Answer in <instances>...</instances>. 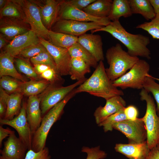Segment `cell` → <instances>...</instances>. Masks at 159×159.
<instances>
[{"instance_id": "obj_20", "label": "cell", "mask_w": 159, "mask_h": 159, "mask_svg": "<svg viewBox=\"0 0 159 159\" xmlns=\"http://www.w3.org/2000/svg\"><path fill=\"white\" fill-rule=\"evenodd\" d=\"M61 1L47 0L39 7L43 23L49 30L58 20Z\"/></svg>"}, {"instance_id": "obj_31", "label": "cell", "mask_w": 159, "mask_h": 159, "mask_svg": "<svg viewBox=\"0 0 159 159\" xmlns=\"http://www.w3.org/2000/svg\"><path fill=\"white\" fill-rule=\"evenodd\" d=\"M1 78L0 87L7 93L11 94L17 92H21L23 82L20 81L9 76H4Z\"/></svg>"}, {"instance_id": "obj_47", "label": "cell", "mask_w": 159, "mask_h": 159, "mask_svg": "<svg viewBox=\"0 0 159 159\" xmlns=\"http://www.w3.org/2000/svg\"><path fill=\"white\" fill-rule=\"evenodd\" d=\"M155 14H159V0H149Z\"/></svg>"}, {"instance_id": "obj_51", "label": "cell", "mask_w": 159, "mask_h": 159, "mask_svg": "<svg viewBox=\"0 0 159 159\" xmlns=\"http://www.w3.org/2000/svg\"><path fill=\"white\" fill-rule=\"evenodd\" d=\"M153 78L155 80H156L159 82V78H156L154 77H153Z\"/></svg>"}, {"instance_id": "obj_1", "label": "cell", "mask_w": 159, "mask_h": 159, "mask_svg": "<svg viewBox=\"0 0 159 159\" xmlns=\"http://www.w3.org/2000/svg\"><path fill=\"white\" fill-rule=\"evenodd\" d=\"M99 31L108 33L118 40L127 48L131 56L151 59L150 50L147 46L150 43L149 38L141 34H133L127 31L119 21H111L106 26L92 30V34Z\"/></svg>"}, {"instance_id": "obj_21", "label": "cell", "mask_w": 159, "mask_h": 159, "mask_svg": "<svg viewBox=\"0 0 159 159\" xmlns=\"http://www.w3.org/2000/svg\"><path fill=\"white\" fill-rule=\"evenodd\" d=\"M21 92H17L9 95L4 90L0 88V97L5 101L7 109L4 119L11 120L15 115L19 113L22 99L23 95Z\"/></svg>"}, {"instance_id": "obj_40", "label": "cell", "mask_w": 159, "mask_h": 159, "mask_svg": "<svg viewBox=\"0 0 159 159\" xmlns=\"http://www.w3.org/2000/svg\"><path fill=\"white\" fill-rule=\"evenodd\" d=\"M49 149L46 146L41 150L36 152L32 149L28 150L24 159H51Z\"/></svg>"}, {"instance_id": "obj_10", "label": "cell", "mask_w": 159, "mask_h": 159, "mask_svg": "<svg viewBox=\"0 0 159 159\" xmlns=\"http://www.w3.org/2000/svg\"><path fill=\"white\" fill-rule=\"evenodd\" d=\"M26 102H23L19 114L11 120L0 118V125H7L15 129L19 138L26 146L28 150L32 149L34 133L26 118Z\"/></svg>"}, {"instance_id": "obj_50", "label": "cell", "mask_w": 159, "mask_h": 159, "mask_svg": "<svg viewBox=\"0 0 159 159\" xmlns=\"http://www.w3.org/2000/svg\"><path fill=\"white\" fill-rule=\"evenodd\" d=\"M156 147L157 148V149L159 151V141L158 142V143H157Z\"/></svg>"}, {"instance_id": "obj_5", "label": "cell", "mask_w": 159, "mask_h": 159, "mask_svg": "<svg viewBox=\"0 0 159 159\" xmlns=\"http://www.w3.org/2000/svg\"><path fill=\"white\" fill-rule=\"evenodd\" d=\"M139 95L141 100L146 103V112L142 118L147 131V142L150 150L156 146L159 141V116L154 99L149 93L143 88Z\"/></svg>"}, {"instance_id": "obj_15", "label": "cell", "mask_w": 159, "mask_h": 159, "mask_svg": "<svg viewBox=\"0 0 159 159\" xmlns=\"http://www.w3.org/2000/svg\"><path fill=\"white\" fill-rule=\"evenodd\" d=\"M27 148L15 132L4 142V147L0 150V159H24Z\"/></svg>"}, {"instance_id": "obj_13", "label": "cell", "mask_w": 159, "mask_h": 159, "mask_svg": "<svg viewBox=\"0 0 159 159\" xmlns=\"http://www.w3.org/2000/svg\"><path fill=\"white\" fill-rule=\"evenodd\" d=\"M39 39L53 58L58 73L61 76L69 75L71 57L68 49L55 46L44 39Z\"/></svg>"}, {"instance_id": "obj_24", "label": "cell", "mask_w": 159, "mask_h": 159, "mask_svg": "<svg viewBox=\"0 0 159 159\" xmlns=\"http://www.w3.org/2000/svg\"><path fill=\"white\" fill-rule=\"evenodd\" d=\"M132 14L129 0H114L108 18L111 21H119L121 17L127 18Z\"/></svg>"}, {"instance_id": "obj_6", "label": "cell", "mask_w": 159, "mask_h": 159, "mask_svg": "<svg viewBox=\"0 0 159 159\" xmlns=\"http://www.w3.org/2000/svg\"><path fill=\"white\" fill-rule=\"evenodd\" d=\"M150 69L149 63L145 60L139 59L128 72L112 82L113 85L122 90L129 88L142 90Z\"/></svg>"}, {"instance_id": "obj_30", "label": "cell", "mask_w": 159, "mask_h": 159, "mask_svg": "<svg viewBox=\"0 0 159 159\" xmlns=\"http://www.w3.org/2000/svg\"><path fill=\"white\" fill-rule=\"evenodd\" d=\"M0 31L4 35L9 38H13L23 34L29 30L22 25L17 23H1Z\"/></svg>"}, {"instance_id": "obj_52", "label": "cell", "mask_w": 159, "mask_h": 159, "mask_svg": "<svg viewBox=\"0 0 159 159\" xmlns=\"http://www.w3.org/2000/svg\"><path fill=\"white\" fill-rule=\"evenodd\" d=\"M130 159H134V158H130Z\"/></svg>"}, {"instance_id": "obj_2", "label": "cell", "mask_w": 159, "mask_h": 159, "mask_svg": "<svg viewBox=\"0 0 159 159\" xmlns=\"http://www.w3.org/2000/svg\"><path fill=\"white\" fill-rule=\"evenodd\" d=\"M77 94L85 92L106 100L115 96L124 95L121 90L115 87L108 77L103 61H100L91 76L77 88Z\"/></svg>"}, {"instance_id": "obj_38", "label": "cell", "mask_w": 159, "mask_h": 159, "mask_svg": "<svg viewBox=\"0 0 159 159\" xmlns=\"http://www.w3.org/2000/svg\"><path fill=\"white\" fill-rule=\"evenodd\" d=\"M81 151L87 154L86 159H104L107 155L105 151L100 149V146L92 148L83 146Z\"/></svg>"}, {"instance_id": "obj_8", "label": "cell", "mask_w": 159, "mask_h": 159, "mask_svg": "<svg viewBox=\"0 0 159 159\" xmlns=\"http://www.w3.org/2000/svg\"><path fill=\"white\" fill-rule=\"evenodd\" d=\"M24 14L25 19L30 25L31 29L39 37L48 38L49 30L42 21L39 7L34 2L28 0L15 1Z\"/></svg>"}, {"instance_id": "obj_44", "label": "cell", "mask_w": 159, "mask_h": 159, "mask_svg": "<svg viewBox=\"0 0 159 159\" xmlns=\"http://www.w3.org/2000/svg\"><path fill=\"white\" fill-rule=\"evenodd\" d=\"M34 65L35 70L39 75L50 68H52L49 66L43 64H36Z\"/></svg>"}, {"instance_id": "obj_26", "label": "cell", "mask_w": 159, "mask_h": 159, "mask_svg": "<svg viewBox=\"0 0 159 159\" xmlns=\"http://www.w3.org/2000/svg\"><path fill=\"white\" fill-rule=\"evenodd\" d=\"M48 38L53 45L62 48L69 49L78 42V37L49 30Z\"/></svg>"}, {"instance_id": "obj_16", "label": "cell", "mask_w": 159, "mask_h": 159, "mask_svg": "<svg viewBox=\"0 0 159 159\" xmlns=\"http://www.w3.org/2000/svg\"><path fill=\"white\" fill-rule=\"evenodd\" d=\"M126 102L121 96H114L106 100L105 105L97 107L94 114L95 122L99 125L107 118L124 109Z\"/></svg>"}, {"instance_id": "obj_36", "label": "cell", "mask_w": 159, "mask_h": 159, "mask_svg": "<svg viewBox=\"0 0 159 159\" xmlns=\"http://www.w3.org/2000/svg\"><path fill=\"white\" fill-rule=\"evenodd\" d=\"M30 60L34 65L43 64L47 65L57 71L54 61L51 55L47 50L31 58Z\"/></svg>"}, {"instance_id": "obj_49", "label": "cell", "mask_w": 159, "mask_h": 159, "mask_svg": "<svg viewBox=\"0 0 159 159\" xmlns=\"http://www.w3.org/2000/svg\"><path fill=\"white\" fill-rule=\"evenodd\" d=\"M7 1L5 0H0V8L1 9L3 8L6 4Z\"/></svg>"}, {"instance_id": "obj_48", "label": "cell", "mask_w": 159, "mask_h": 159, "mask_svg": "<svg viewBox=\"0 0 159 159\" xmlns=\"http://www.w3.org/2000/svg\"><path fill=\"white\" fill-rule=\"evenodd\" d=\"M6 41L4 35L2 34L0 35V49H1L6 44Z\"/></svg>"}, {"instance_id": "obj_14", "label": "cell", "mask_w": 159, "mask_h": 159, "mask_svg": "<svg viewBox=\"0 0 159 159\" xmlns=\"http://www.w3.org/2000/svg\"><path fill=\"white\" fill-rule=\"evenodd\" d=\"M40 43L39 38L30 29L13 39L5 46L4 51L14 57L25 49Z\"/></svg>"}, {"instance_id": "obj_7", "label": "cell", "mask_w": 159, "mask_h": 159, "mask_svg": "<svg viewBox=\"0 0 159 159\" xmlns=\"http://www.w3.org/2000/svg\"><path fill=\"white\" fill-rule=\"evenodd\" d=\"M86 78L77 81L67 86L51 84L38 96L43 117L53 107L63 100L77 86L83 83Z\"/></svg>"}, {"instance_id": "obj_41", "label": "cell", "mask_w": 159, "mask_h": 159, "mask_svg": "<svg viewBox=\"0 0 159 159\" xmlns=\"http://www.w3.org/2000/svg\"><path fill=\"white\" fill-rule=\"evenodd\" d=\"M96 0H69L66 1L72 6L82 10L88 6Z\"/></svg>"}, {"instance_id": "obj_12", "label": "cell", "mask_w": 159, "mask_h": 159, "mask_svg": "<svg viewBox=\"0 0 159 159\" xmlns=\"http://www.w3.org/2000/svg\"><path fill=\"white\" fill-rule=\"evenodd\" d=\"M59 19L95 22L104 26H107L111 22L108 17H97L90 15L71 6L66 0L61 1L58 20Z\"/></svg>"}, {"instance_id": "obj_32", "label": "cell", "mask_w": 159, "mask_h": 159, "mask_svg": "<svg viewBox=\"0 0 159 159\" xmlns=\"http://www.w3.org/2000/svg\"><path fill=\"white\" fill-rule=\"evenodd\" d=\"M143 88L153 95L157 104V114L159 116V84L156 82L153 77L149 74L145 78Z\"/></svg>"}, {"instance_id": "obj_9", "label": "cell", "mask_w": 159, "mask_h": 159, "mask_svg": "<svg viewBox=\"0 0 159 159\" xmlns=\"http://www.w3.org/2000/svg\"><path fill=\"white\" fill-rule=\"evenodd\" d=\"M112 127L125 135L128 139L129 144H139L147 140V131L142 118L117 122Z\"/></svg>"}, {"instance_id": "obj_18", "label": "cell", "mask_w": 159, "mask_h": 159, "mask_svg": "<svg viewBox=\"0 0 159 159\" xmlns=\"http://www.w3.org/2000/svg\"><path fill=\"white\" fill-rule=\"evenodd\" d=\"M40 103V100L37 95L29 97L26 103L27 119L34 134L40 127L42 120Z\"/></svg>"}, {"instance_id": "obj_3", "label": "cell", "mask_w": 159, "mask_h": 159, "mask_svg": "<svg viewBox=\"0 0 159 159\" xmlns=\"http://www.w3.org/2000/svg\"><path fill=\"white\" fill-rule=\"evenodd\" d=\"M76 94L75 88L42 117L40 127L34 134L31 149L37 152L46 147L47 137L51 128L60 118L67 102Z\"/></svg>"}, {"instance_id": "obj_11", "label": "cell", "mask_w": 159, "mask_h": 159, "mask_svg": "<svg viewBox=\"0 0 159 159\" xmlns=\"http://www.w3.org/2000/svg\"><path fill=\"white\" fill-rule=\"evenodd\" d=\"M54 25L53 31L77 37L86 34L89 30L105 26L95 22L62 19H58Z\"/></svg>"}, {"instance_id": "obj_4", "label": "cell", "mask_w": 159, "mask_h": 159, "mask_svg": "<svg viewBox=\"0 0 159 159\" xmlns=\"http://www.w3.org/2000/svg\"><path fill=\"white\" fill-rule=\"evenodd\" d=\"M105 57L109 65L108 68L105 69L106 72L112 82L126 73L140 59L138 57L130 55L119 43L107 49Z\"/></svg>"}, {"instance_id": "obj_17", "label": "cell", "mask_w": 159, "mask_h": 159, "mask_svg": "<svg viewBox=\"0 0 159 159\" xmlns=\"http://www.w3.org/2000/svg\"><path fill=\"white\" fill-rule=\"evenodd\" d=\"M78 42L89 52L98 62L104 59L101 36L93 34H85L78 37Z\"/></svg>"}, {"instance_id": "obj_27", "label": "cell", "mask_w": 159, "mask_h": 159, "mask_svg": "<svg viewBox=\"0 0 159 159\" xmlns=\"http://www.w3.org/2000/svg\"><path fill=\"white\" fill-rule=\"evenodd\" d=\"M90 67L81 58L71 57L69 72L71 79L78 81L86 78L85 75L90 72Z\"/></svg>"}, {"instance_id": "obj_39", "label": "cell", "mask_w": 159, "mask_h": 159, "mask_svg": "<svg viewBox=\"0 0 159 159\" xmlns=\"http://www.w3.org/2000/svg\"><path fill=\"white\" fill-rule=\"evenodd\" d=\"M47 50L40 43L25 49L20 52L19 55L24 58H31Z\"/></svg>"}, {"instance_id": "obj_37", "label": "cell", "mask_w": 159, "mask_h": 159, "mask_svg": "<svg viewBox=\"0 0 159 159\" xmlns=\"http://www.w3.org/2000/svg\"><path fill=\"white\" fill-rule=\"evenodd\" d=\"M9 1L7 2L4 7L0 10L1 17H8L13 18H20L21 16V11L17 6V4ZM19 6V5H18Z\"/></svg>"}, {"instance_id": "obj_42", "label": "cell", "mask_w": 159, "mask_h": 159, "mask_svg": "<svg viewBox=\"0 0 159 159\" xmlns=\"http://www.w3.org/2000/svg\"><path fill=\"white\" fill-rule=\"evenodd\" d=\"M124 112L128 120H134L138 118V111L137 108L133 105L125 107Z\"/></svg>"}, {"instance_id": "obj_29", "label": "cell", "mask_w": 159, "mask_h": 159, "mask_svg": "<svg viewBox=\"0 0 159 159\" xmlns=\"http://www.w3.org/2000/svg\"><path fill=\"white\" fill-rule=\"evenodd\" d=\"M68 49L71 57L80 58L95 68L97 66L98 62L95 58L78 42Z\"/></svg>"}, {"instance_id": "obj_35", "label": "cell", "mask_w": 159, "mask_h": 159, "mask_svg": "<svg viewBox=\"0 0 159 159\" xmlns=\"http://www.w3.org/2000/svg\"><path fill=\"white\" fill-rule=\"evenodd\" d=\"M137 29L146 31L154 39H159V14L149 22H145L138 25Z\"/></svg>"}, {"instance_id": "obj_19", "label": "cell", "mask_w": 159, "mask_h": 159, "mask_svg": "<svg viewBox=\"0 0 159 159\" xmlns=\"http://www.w3.org/2000/svg\"><path fill=\"white\" fill-rule=\"evenodd\" d=\"M114 148L129 159H145L150 150L147 140L137 144L117 143Z\"/></svg>"}, {"instance_id": "obj_46", "label": "cell", "mask_w": 159, "mask_h": 159, "mask_svg": "<svg viewBox=\"0 0 159 159\" xmlns=\"http://www.w3.org/2000/svg\"><path fill=\"white\" fill-rule=\"evenodd\" d=\"M145 159H159V151L156 147L150 150Z\"/></svg>"}, {"instance_id": "obj_23", "label": "cell", "mask_w": 159, "mask_h": 159, "mask_svg": "<svg viewBox=\"0 0 159 159\" xmlns=\"http://www.w3.org/2000/svg\"><path fill=\"white\" fill-rule=\"evenodd\" d=\"M112 0H96L82 10L88 14L97 17H108L111 12Z\"/></svg>"}, {"instance_id": "obj_33", "label": "cell", "mask_w": 159, "mask_h": 159, "mask_svg": "<svg viewBox=\"0 0 159 159\" xmlns=\"http://www.w3.org/2000/svg\"><path fill=\"white\" fill-rule=\"evenodd\" d=\"M124 109L108 117L98 125L102 127L105 132L112 131L113 129L112 126L115 123L128 120L125 114Z\"/></svg>"}, {"instance_id": "obj_25", "label": "cell", "mask_w": 159, "mask_h": 159, "mask_svg": "<svg viewBox=\"0 0 159 159\" xmlns=\"http://www.w3.org/2000/svg\"><path fill=\"white\" fill-rule=\"evenodd\" d=\"M132 14L141 15L147 20L153 19L156 14L149 0H129Z\"/></svg>"}, {"instance_id": "obj_43", "label": "cell", "mask_w": 159, "mask_h": 159, "mask_svg": "<svg viewBox=\"0 0 159 159\" xmlns=\"http://www.w3.org/2000/svg\"><path fill=\"white\" fill-rule=\"evenodd\" d=\"M15 132L14 131L11 130L9 127L4 128L2 125L0 126V147L2 145L3 140L6 137L9 136L10 135Z\"/></svg>"}, {"instance_id": "obj_34", "label": "cell", "mask_w": 159, "mask_h": 159, "mask_svg": "<svg viewBox=\"0 0 159 159\" xmlns=\"http://www.w3.org/2000/svg\"><path fill=\"white\" fill-rule=\"evenodd\" d=\"M16 66L19 71L26 75L31 80H38L41 78L34 67L27 61L17 58L15 60Z\"/></svg>"}, {"instance_id": "obj_45", "label": "cell", "mask_w": 159, "mask_h": 159, "mask_svg": "<svg viewBox=\"0 0 159 159\" xmlns=\"http://www.w3.org/2000/svg\"><path fill=\"white\" fill-rule=\"evenodd\" d=\"M7 109V105L4 100L0 97V118L3 119Z\"/></svg>"}, {"instance_id": "obj_28", "label": "cell", "mask_w": 159, "mask_h": 159, "mask_svg": "<svg viewBox=\"0 0 159 159\" xmlns=\"http://www.w3.org/2000/svg\"><path fill=\"white\" fill-rule=\"evenodd\" d=\"M51 84L49 81L45 80H31L23 82L21 90L24 95L29 97L37 95L43 92Z\"/></svg>"}, {"instance_id": "obj_22", "label": "cell", "mask_w": 159, "mask_h": 159, "mask_svg": "<svg viewBox=\"0 0 159 159\" xmlns=\"http://www.w3.org/2000/svg\"><path fill=\"white\" fill-rule=\"evenodd\" d=\"M14 57L5 51L0 54V77L9 76L23 82L27 79L16 70L14 64Z\"/></svg>"}]
</instances>
